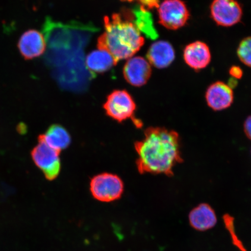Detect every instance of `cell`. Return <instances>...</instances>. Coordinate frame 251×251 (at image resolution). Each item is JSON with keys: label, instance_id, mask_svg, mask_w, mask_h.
I'll list each match as a JSON object with an SVG mask.
<instances>
[{"label": "cell", "instance_id": "obj_1", "mask_svg": "<svg viewBox=\"0 0 251 251\" xmlns=\"http://www.w3.org/2000/svg\"><path fill=\"white\" fill-rule=\"evenodd\" d=\"M180 137L164 127L147 128L144 137L134 143L136 165L140 174L174 175V168L183 162Z\"/></svg>", "mask_w": 251, "mask_h": 251}, {"label": "cell", "instance_id": "obj_2", "mask_svg": "<svg viewBox=\"0 0 251 251\" xmlns=\"http://www.w3.org/2000/svg\"><path fill=\"white\" fill-rule=\"evenodd\" d=\"M105 31L98 39V49L105 50L117 63L131 57L139 51L144 39L133 23L132 12L127 9L121 13L105 16Z\"/></svg>", "mask_w": 251, "mask_h": 251}, {"label": "cell", "instance_id": "obj_3", "mask_svg": "<svg viewBox=\"0 0 251 251\" xmlns=\"http://www.w3.org/2000/svg\"><path fill=\"white\" fill-rule=\"evenodd\" d=\"M106 115L122 123L128 119H132L135 126L140 128L142 123L134 118L136 111V104L133 97L126 90H115L107 97L103 106Z\"/></svg>", "mask_w": 251, "mask_h": 251}, {"label": "cell", "instance_id": "obj_4", "mask_svg": "<svg viewBox=\"0 0 251 251\" xmlns=\"http://www.w3.org/2000/svg\"><path fill=\"white\" fill-rule=\"evenodd\" d=\"M90 192L99 201L110 202L120 199L124 191L123 181L118 175L102 173L90 181Z\"/></svg>", "mask_w": 251, "mask_h": 251}, {"label": "cell", "instance_id": "obj_5", "mask_svg": "<svg viewBox=\"0 0 251 251\" xmlns=\"http://www.w3.org/2000/svg\"><path fill=\"white\" fill-rule=\"evenodd\" d=\"M61 152L51 148L45 141L38 138V144L31 152L33 161L43 173L46 179L52 181L60 174Z\"/></svg>", "mask_w": 251, "mask_h": 251}, {"label": "cell", "instance_id": "obj_6", "mask_svg": "<svg viewBox=\"0 0 251 251\" xmlns=\"http://www.w3.org/2000/svg\"><path fill=\"white\" fill-rule=\"evenodd\" d=\"M159 23L166 29L177 30L186 24L190 12L182 0H164L158 7Z\"/></svg>", "mask_w": 251, "mask_h": 251}, {"label": "cell", "instance_id": "obj_7", "mask_svg": "<svg viewBox=\"0 0 251 251\" xmlns=\"http://www.w3.org/2000/svg\"><path fill=\"white\" fill-rule=\"evenodd\" d=\"M211 17L219 26L230 27L240 23L243 9L236 0H213Z\"/></svg>", "mask_w": 251, "mask_h": 251}, {"label": "cell", "instance_id": "obj_8", "mask_svg": "<svg viewBox=\"0 0 251 251\" xmlns=\"http://www.w3.org/2000/svg\"><path fill=\"white\" fill-rule=\"evenodd\" d=\"M18 48L25 60L39 57L46 51V44L43 34L38 30L29 29L22 34Z\"/></svg>", "mask_w": 251, "mask_h": 251}, {"label": "cell", "instance_id": "obj_9", "mask_svg": "<svg viewBox=\"0 0 251 251\" xmlns=\"http://www.w3.org/2000/svg\"><path fill=\"white\" fill-rule=\"evenodd\" d=\"M151 73L150 64L141 56L128 59L124 68L126 80L136 87L145 85L151 76Z\"/></svg>", "mask_w": 251, "mask_h": 251}, {"label": "cell", "instance_id": "obj_10", "mask_svg": "<svg viewBox=\"0 0 251 251\" xmlns=\"http://www.w3.org/2000/svg\"><path fill=\"white\" fill-rule=\"evenodd\" d=\"M205 98L210 108L215 111H222L233 103V91L230 86L222 81H216L207 89Z\"/></svg>", "mask_w": 251, "mask_h": 251}, {"label": "cell", "instance_id": "obj_11", "mask_svg": "<svg viewBox=\"0 0 251 251\" xmlns=\"http://www.w3.org/2000/svg\"><path fill=\"white\" fill-rule=\"evenodd\" d=\"M183 57L188 66L194 70L199 71L209 64L211 54L206 43L197 41L185 47Z\"/></svg>", "mask_w": 251, "mask_h": 251}, {"label": "cell", "instance_id": "obj_12", "mask_svg": "<svg viewBox=\"0 0 251 251\" xmlns=\"http://www.w3.org/2000/svg\"><path fill=\"white\" fill-rule=\"evenodd\" d=\"M191 226L195 230L204 231L215 226L217 224L216 213L209 204L201 203L194 208L188 216Z\"/></svg>", "mask_w": 251, "mask_h": 251}, {"label": "cell", "instance_id": "obj_13", "mask_svg": "<svg viewBox=\"0 0 251 251\" xmlns=\"http://www.w3.org/2000/svg\"><path fill=\"white\" fill-rule=\"evenodd\" d=\"M147 58L150 64L156 68H167L175 58L174 47L168 42L158 41L151 46Z\"/></svg>", "mask_w": 251, "mask_h": 251}, {"label": "cell", "instance_id": "obj_14", "mask_svg": "<svg viewBox=\"0 0 251 251\" xmlns=\"http://www.w3.org/2000/svg\"><path fill=\"white\" fill-rule=\"evenodd\" d=\"M51 148L61 152L71 145L72 139L70 133L61 125L50 126L46 133L39 136Z\"/></svg>", "mask_w": 251, "mask_h": 251}, {"label": "cell", "instance_id": "obj_15", "mask_svg": "<svg viewBox=\"0 0 251 251\" xmlns=\"http://www.w3.org/2000/svg\"><path fill=\"white\" fill-rule=\"evenodd\" d=\"M133 23L139 30L147 38L155 40L158 38V34L153 24V18L149 10L142 7H134L133 9Z\"/></svg>", "mask_w": 251, "mask_h": 251}, {"label": "cell", "instance_id": "obj_16", "mask_svg": "<svg viewBox=\"0 0 251 251\" xmlns=\"http://www.w3.org/2000/svg\"><path fill=\"white\" fill-rule=\"evenodd\" d=\"M86 64L93 74H102L117 65L113 56L105 50H99L90 52L87 55Z\"/></svg>", "mask_w": 251, "mask_h": 251}, {"label": "cell", "instance_id": "obj_17", "mask_svg": "<svg viewBox=\"0 0 251 251\" xmlns=\"http://www.w3.org/2000/svg\"><path fill=\"white\" fill-rule=\"evenodd\" d=\"M237 55L244 64L251 67V36L241 41L238 47Z\"/></svg>", "mask_w": 251, "mask_h": 251}, {"label": "cell", "instance_id": "obj_18", "mask_svg": "<svg viewBox=\"0 0 251 251\" xmlns=\"http://www.w3.org/2000/svg\"><path fill=\"white\" fill-rule=\"evenodd\" d=\"M225 223L226 228L230 233L232 240V242L234 246L238 248L241 251H247L246 248L244 247L242 242L238 238L237 235L235 234L234 227V219L231 216L228 214H226L223 217Z\"/></svg>", "mask_w": 251, "mask_h": 251}, {"label": "cell", "instance_id": "obj_19", "mask_svg": "<svg viewBox=\"0 0 251 251\" xmlns=\"http://www.w3.org/2000/svg\"><path fill=\"white\" fill-rule=\"evenodd\" d=\"M141 6L145 8L147 10L153 8H158L159 0H137Z\"/></svg>", "mask_w": 251, "mask_h": 251}, {"label": "cell", "instance_id": "obj_20", "mask_svg": "<svg viewBox=\"0 0 251 251\" xmlns=\"http://www.w3.org/2000/svg\"><path fill=\"white\" fill-rule=\"evenodd\" d=\"M231 76L235 79H240L243 76V72L242 70L240 67H237V66H233L230 69L229 71Z\"/></svg>", "mask_w": 251, "mask_h": 251}, {"label": "cell", "instance_id": "obj_21", "mask_svg": "<svg viewBox=\"0 0 251 251\" xmlns=\"http://www.w3.org/2000/svg\"><path fill=\"white\" fill-rule=\"evenodd\" d=\"M244 128L247 137L251 140V116L246 119L244 123Z\"/></svg>", "mask_w": 251, "mask_h": 251}, {"label": "cell", "instance_id": "obj_22", "mask_svg": "<svg viewBox=\"0 0 251 251\" xmlns=\"http://www.w3.org/2000/svg\"><path fill=\"white\" fill-rule=\"evenodd\" d=\"M122 1L131 2H133L134 0H121Z\"/></svg>", "mask_w": 251, "mask_h": 251}]
</instances>
